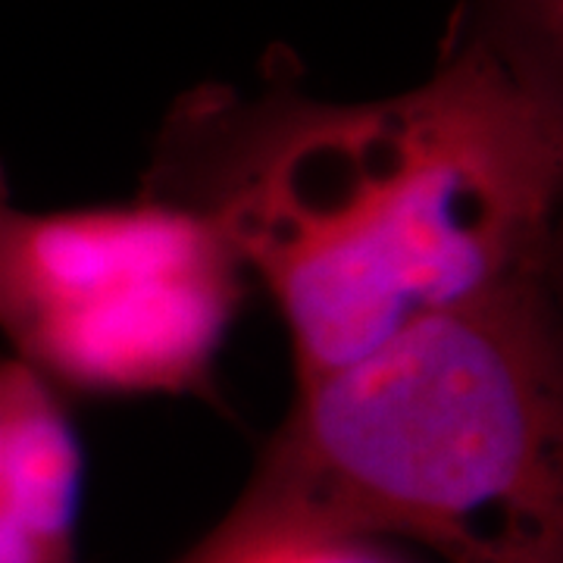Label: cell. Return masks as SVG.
Returning <instances> with one entry per match:
<instances>
[{
	"instance_id": "obj_1",
	"label": "cell",
	"mask_w": 563,
	"mask_h": 563,
	"mask_svg": "<svg viewBox=\"0 0 563 563\" xmlns=\"http://www.w3.org/2000/svg\"><path fill=\"white\" fill-rule=\"evenodd\" d=\"M563 98L457 20L432 76L322 101L276 47L257 88L198 85L166 113L141 191L195 210L279 310L310 385L413 322L558 282Z\"/></svg>"
},
{
	"instance_id": "obj_2",
	"label": "cell",
	"mask_w": 563,
	"mask_h": 563,
	"mask_svg": "<svg viewBox=\"0 0 563 563\" xmlns=\"http://www.w3.org/2000/svg\"><path fill=\"white\" fill-rule=\"evenodd\" d=\"M558 282L413 322L295 404L179 563L401 539L442 563H563Z\"/></svg>"
},
{
	"instance_id": "obj_3",
	"label": "cell",
	"mask_w": 563,
	"mask_h": 563,
	"mask_svg": "<svg viewBox=\"0 0 563 563\" xmlns=\"http://www.w3.org/2000/svg\"><path fill=\"white\" fill-rule=\"evenodd\" d=\"M247 273L195 210H25L0 163V335L54 391L217 398V361Z\"/></svg>"
},
{
	"instance_id": "obj_4",
	"label": "cell",
	"mask_w": 563,
	"mask_h": 563,
	"mask_svg": "<svg viewBox=\"0 0 563 563\" xmlns=\"http://www.w3.org/2000/svg\"><path fill=\"white\" fill-rule=\"evenodd\" d=\"M85 454L60 391L0 361V563H79Z\"/></svg>"
},
{
	"instance_id": "obj_5",
	"label": "cell",
	"mask_w": 563,
	"mask_h": 563,
	"mask_svg": "<svg viewBox=\"0 0 563 563\" xmlns=\"http://www.w3.org/2000/svg\"><path fill=\"white\" fill-rule=\"evenodd\" d=\"M242 563H407L379 539H325L285 544Z\"/></svg>"
}]
</instances>
